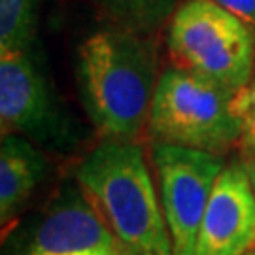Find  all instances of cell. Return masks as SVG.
Listing matches in <instances>:
<instances>
[{"label": "cell", "mask_w": 255, "mask_h": 255, "mask_svg": "<svg viewBox=\"0 0 255 255\" xmlns=\"http://www.w3.org/2000/svg\"><path fill=\"white\" fill-rule=\"evenodd\" d=\"M83 106L106 140L132 142L155 93V53L130 30H101L78 51Z\"/></svg>", "instance_id": "6da1fadb"}, {"label": "cell", "mask_w": 255, "mask_h": 255, "mask_svg": "<svg viewBox=\"0 0 255 255\" xmlns=\"http://www.w3.org/2000/svg\"><path fill=\"white\" fill-rule=\"evenodd\" d=\"M76 180L118 244L172 255L163 206L140 147L132 142L106 140L80 163Z\"/></svg>", "instance_id": "7a4b0ae2"}, {"label": "cell", "mask_w": 255, "mask_h": 255, "mask_svg": "<svg viewBox=\"0 0 255 255\" xmlns=\"http://www.w3.org/2000/svg\"><path fill=\"white\" fill-rule=\"evenodd\" d=\"M237 95L180 68L166 70L157 82L149 108L155 144L225 153L242 140Z\"/></svg>", "instance_id": "3957f363"}, {"label": "cell", "mask_w": 255, "mask_h": 255, "mask_svg": "<svg viewBox=\"0 0 255 255\" xmlns=\"http://www.w3.org/2000/svg\"><path fill=\"white\" fill-rule=\"evenodd\" d=\"M174 68L240 93L252 82L255 36L214 0H183L168 28Z\"/></svg>", "instance_id": "277c9868"}, {"label": "cell", "mask_w": 255, "mask_h": 255, "mask_svg": "<svg viewBox=\"0 0 255 255\" xmlns=\"http://www.w3.org/2000/svg\"><path fill=\"white\" fill-rule=\"evenodd\" d=\"M153 161L172 255H193L214 185L225 168L223 159L201 149L155 144Z\"/></svg>", "instance_id": "5b68a950"}, {"label": "cell", "mask_w": 255, "mask_h": 255, "mask_svg": "<svg viewBox=\"0 0 255 255\" xmlns=\"http://www.w3.org/2000/svg\"><path fill=\"white\" fill-rule=\"evenodd\" d=\"M0 119L2 134L19 132L42 144L66 134L63 114L30 51H0Z\"/></svg>", "instance_id": "8992f818"}, {"label": "cell", "mask_w": 255, "mask_h": 255, "mask_svg": "<svg viewBox=\"0 0 255 255\" xmlns=\"http://www.w3.org/2000/svg\"><path fill=\"white\" fill-rule=\"evenodd\" d=\"M255 250V191L242 161L219 174L193 255H246Z\"/></svg>", "instance_id": "52a82bcc"}, {"label": "cell", "mask_w": 255, "mask_h": 255, "mask_svg": "<svg viewBox=\"0 0 255 255\" xmlns=\"http://www.w3.org/2000/svg\"><path fill=\"white\" fill-rule=\"evenodd\" d=\"M118 240L82 189L64 187L47 210L28 255H114Z\"/></svg>", "instance_id": "ba28073f"}, {"label": "cell", "mask_w": 255, "mask_h": 255, "mask_svg": "<svg viewBox=\"0 0 255 255\" xmlns=\"http://www.w3.org/2000/svg\"><path fill=\"white\" fill-rule=\"evenodd\" d=\"M47 172V161L17 132L2 134L0 146V218L6 223L32 197Z\"/></svg>", "instance_id": "9c48e42d"}, {"label": "cell", "mask_w": 255, "mask_h": 255, "mask_svg": "<svg viewBox=\"0 0 255 255\" xmlns=\"http://www.w3.org/2000/svg\"><path fill=\"white\" fill-rule=\"evenodd\" d=\"M40 0H0V51H30Z\"/></svg>", "instance_id": "30bf717a"}, {"label": "cell", "mask_w": 255, "mask_h": 255, "mask_svg": "<svg viewBox=\"0 0 255 255\" xmlns=\"http://www.w3.org/2000/svg\"><path fill=\"white\" fill-rule=\"evenodd\" d=\"M127 30H146L163 21L180 0H95Z\"/></svg>", "instance_id": "8fae6325"}, {"label": "cell", "mask_w": 255, "mask_h": 255, "mask_svg": "<svg viewBox=\"0 0 255 255\" xmlns=\"http://www.w3.org/2000/svg\"><path fill=\"white\" fill-rule=\"evenodd\" d=\"M240 123H242V146L244 149L255 147V78L235 97Z\"/></svg>", "instance_id": "7c38bea8"}, {"label": "cell", "mask_w": 255, "mask_h": 255, "mask_svg": "<svg viewBox=\"0 0 255 255\" xmlns=\"http://www.w3.org/2000/svg\"><path fill=\"white\" fill-rule=\"evenodd\" d=\"M214 2L240 19L255 36V0H214Z\"/></svg>", "instance_id": "4fadbf2b"}, {"label": "cell", "mask_w": 255, "mask_h": 255, "mask_svg": "<svg viewBox=\"0 0 255 255\" xmlns=\"http://www.w3.org/2000/svg\"><path fill=\"white\" fill-rule=\"evenodd\" d=\"M244 166L248 170V176H250V182L254 185V191H255V147L252 149H244Z\"/></svg>", "instance_id": "5bb4252c"}, {"label": "cell", "mask_w": 255, "mask_h": 255, "mask_svg": "<svg viewBox=\"0 0 255 255\" xmlns=\"http://www.w3.org/2000/svg\"><path fill=\"white\" fill-rule=\"evenodd\" d=\"M114 255H153V254L142 252V250H134V248H128V246H123V244H118Z\"/></svg>", "instance_id": "9a60e30c"}, {"label": "cell", "mask_w": 255, "mask_h": 255, "mask_svg": "<svg viewBox=\"0 0 255 255\" xmlns=\"http://www.w3.org/2000/svg\"><path fill=\"white\" fill-rule=\"evenodd\" d=\"M246 255H255V250H252V252H250V254H246Z\"/></svg>", "instance_id": "2e32d148"}]
</instances>
